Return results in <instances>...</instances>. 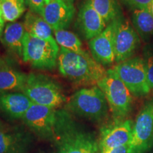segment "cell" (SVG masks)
I'll return each mask as SVG.
<instances>
[{"mask_svg": "<svg viewBox=\"0 0 153 153\" xmlns=\"http://www.w3.org/2000/svg\"><path fill=\"white\" fill-rule=\"evenodd\" d=\"M56 109L32 104L22 119L26 126L42 138L54 140Z\"/></svg>", "mask_w": 153, "mask_h": 153, "instance_id": "cell-9", "label": "cell"}, {"mask_svg": "<svg viewBox=\"0 0 153 153\" xmlns=\"http://www.w3.org/2000/svg\"><path fill=\"white\" fill-rule=\"evenodd\" d=\"M4 19L3 18L2 11H1V3H0V38H2L3 32H4Z\"/></svg>", "mask_w": 153, "mask_h": 153, "instance_id": "cell-28", "label": "cell"}, {"mask_svg": "<svg viewBox=\"0 0 153 153\" xmlns=\"http://www.w3.org/2000/svg\"><path fill=\"white\" fill-rule=\"evenodd\" d=\"M60 1H63V2L67 4L74 5V1H75V0H60Z\"/></svg>", "mask_w": 153, "mask_h": 153, "instance_id": "cell-30", "label": "cell"}, {"mask_svg": "<svg viewBox=\"0 0 153 153\" xmlns=\"http://www.w3.org/2000/svg\"><path fill=\"white\" fill-rule=\"evenodd\" d=\"M116 27V19L107 25L101 33L89 41L91 56L102 65H109L115 62Z\"/></svg>", "mask_w": 153, "mask_h": 153, "instance_id": "cell-11", "label": "cell"}, {"mask_svg": "<svg viewBox=\"0 0 153 153\" xmlns=\"http://www.w3.org/2000/svg\"><path fill=\"white\" fill-rule=\"evenodd\" d=\"M6 66H8L7 64V62H6V60L3 58V57L0 56V69L4 68Z\"/></svg>", "mask_w": 153, "mask_h": 153, "instance_id": "cell-29", "label": "cell"}, {"mask_svg": "<svg viewBox=\"0 0 153 153\" xmlns=\"http://www.w3.org/2000/svg\"><path fill=\"white\" fill-rule=\"evenodd\" d=\"M26 1L29 7L30 11L40 16H43V9L45 5V0H26Z\"/></svg>", "mask_w": 153, "mask_h": 153, "instance_id": "cell-26", "label": "cell"}, {"mask_svg": "<svg viewBox=\"0 0 153 153\" xmlns=\"http://www.w3.org/2000/svg\"><path fill=\"white\" fill-rule=\"evenodd\" d=\"M150 9L151 13H152V14L153 15V0L152 1V2H151V4H150Z\"/></svg>", "mask_w": 153, "mask_h": 153, "instance_id": "cell-31", "label": "cell"}, {"mask_svg": "<svg viewBox=\"0 0 153 153\" xmlns=\"http://www.w3.org/2000/svg\"><path fill=\"white\" fill-rule=\"evenodd\" d=\"M54 140L58 153H97L98 145L91 133L65 109L56 111Z\"/></svg>", "mask_w": 153, "mask_h": 153, "instance_id": "cell-1", "label": "cell"}, {"mask_svg": "<svg viewBox=\"0 0 153 153\" xmlns=\"http://www.w3.org/2000/svg\"><path fill=\"white\" fill-rule=\"evenodd\" d=\"M27 140L22 133H6L0 131V153H22Z\"/></svg>", "mask_w": 153, "mask_h": 153, "instance_id": "cell-20", "label": "cell"}, {"mask_svg": "<svg viewBox=\"0 0 153 153\" xmlns=\"http://www.w3.org/2000/svg\"><path fill=\"white\" fill-rule=\"evenodd\" d=\"M49 1H50V0H45V4H47L48 2H49Z\"/></svg>", "mask_w": 153, "mask_h": 153, "instance_id": "cell-32", "label": "cell"}, {"mask_svg": "<svg viewBox=\"0 0 153 153\" xmlns=\"http://www.w3.org/2000/svg\"><path fill=\"white\" fill-rule=\"evenodd\" d=\"M153 145V99L137 116L130 143V153H145Z\"/></svg>", "mask_w": 153, "mask_h": 153, "instance_id": "cell-8", "label": "cell"}, {"mask_svg": "<svg viewBox=\"0 0 153 153\" xmlns=\"http://www.w3.org/2000/svg\"><path fill=\"white\" fill-rule=\"evenodd\" d=\"M140 43V36L129 21L123 15L118 17L114 38L115 62L118 64L131 58Z\"/></svg>", "mask_w": 153, "mask_h": 153, "instance_id": "cell-10", "label": "cell"}, {"mask_svg": "<svg viewBox=\"0 0 153 153\" xmlns=\"http://www.w3.org/2000/svg\"><path fill=\"white\" fill-rule=\"evenodd\" d=\"M91 4L106 25L122 16L117 0H91Z\"/></svg>", "mask_w": 153, "mask_h": 153, "instance_id": "cell-22", "label": "cell"}, {"mask_svg": "<svg viewBox=\"0 0 153 153\" xmlns=\"http://www.w3.org/2000/svg\"><path fill=\"white\" fill-rule=\"evenodd\" d=\"M67 111L86 119L99 122L108 116V105L98 86L82 88L74 92L66 104Z\"/></svg>", "mask_w": 153, "mask_h": 153, "instance_id": "cell-3", "label": "cell"}, {"mask_svg": "<svg viewBox=\"0 0 153 153\" xmlns=\"http://www.w3.org/2000/svg\"><path fill=\"white\" fill-rule=\"evenodd\" d=\"M144 61L148 85L150 86V89H153V55H146V58Z\"/></svg>", "mask_w": 153, "mask_h": 153, "instance_id": "cell-25", "label": "cell"}, {"mask_svg": "<svg viewBox=\"0 0 153 153\" xmlns=\"http://www.w3.org/2000/svg\"><path fill=\"white\" fill-rule=\"evenodd\" d=\"M33 104L56 108L66 101L58 83L45 74L30 73L22 91Z\"/></svg>", "mask_w": 153, "mask_h": 153, "instance_id": "cell-4", "label": "cell"}, {"mask_svg": "<svg viewBox=\"0 0 153 153\" xmlns=\"http://www.w3.org/2000/svg\"><path fill=\"white\" fill-rule=\"evenodd\" d=\"M23 23L27 33L45 41L56 42L53 36L52 28L42 16L28 11Z\"/></svg>", "mask_w": 153, "mask_h": 153, "instance_id": "cell-17", "label": "cell"}, {"mask_svg": "<svg viewBox=\"0 0 153 153\" xmlns=\"http://www.w3.org/2000/svg\"><path fill=\"white\" fill-rule=\"evenodd\" d=\"M76 27L86 40L90 41L106 27V24L91 4V0H85L78 11Z\"/></svg>", "mask_w": 153, "mask_h": 153, "instance_id": "cell-13", "label": "cell"}, {"mask_svg": "<svg viewBox=\"0 0 153 153\" xmlns=\"http://www.w3.org/2000/svg\"><path fill=\"white\" fill-rule=\"evenodd\" d=\"M97 86L104 92L114 120H123L132 110L133 96L113 69L107 70Z\"/></svg>", "mask_w": 153, "mask_h": 153, "instance_id": "cell-5", "label": "cell"}, {"mask_svg": "<svg viewBox=\"0 0 153 153\" xmlns=\"http://www.w3.org/2000/svg\"><path fill=\"white\" fill-rule=\"evenodd\" d=\"M0 3L5 22H16L26 11L25 0H0Z\"/></svg>", "mask_w": 153, "mask_h": 153, "instance_id": "cell-23", "label": "cell"}, {"mask_svg": "<svg viewBox=\"0 0 153 153\" xmlns=\"http://www.w3.org/2000/svg\"><path fill=\"white\" fill-rule=\"evenodd\" d=\"M132 23L140 38L148 41L153 36V15L150 8L134 9Z\"/></svg>", "mask_w": 153, "mask_h": 153, "instance_id": "cell-19", "label": "cell"}, {"mask_svg": "<svg viewBox=\"0 0 153 153\" xmlns=\"http://www.w3.org/2000/svg\"><path fill=\"white\" fill-rule=\"evenodd\" d=\"M75 7L60 0H50L45 4L43 16L53 31L68 29L75 14Z\"/></svg>", "mask_w": 153, "mask_h": 153, "instance_id": "cell-14", "label": "cell"}, {"mask_svg": "<svg viewBox=\"0 0 153 153\" xmlns=\"http://www.w3.org/2000/svg\"><path fill=\"white\" fill-rule=\"evenodd\" d=\"M28 74L6 66L0 69V92L22 91Z\"/></svg>", "mask_w": 153, "mask_h": 153, "instance_id": "cell-18", "label": "cell"}, {"mask_svg": "<svg viewBox=\"0 0 153 153\" xmlns=\"http://www.w3.org/2000/svg\"><path fill=\"white\" fill-rule=\"evenodd\" d=\"M32 104L22 92H0V111L14 119L22 118Z\"/></svg>", "mask_w": 153, "mask_h": 153, "instance_id": "cell-15", "label": "cell"}, {"mask_svg": "<svg viewBox=\"0 0 153 153\" xmlns=\"http://www.w3.org/2000/svg\"><path fill=\"white\" fill-rule=\"evenodd\" d=\"M26 33L24 23L15 22L5 26L2 35L3 43L22 59Z\"/></svg>", "mask_w": 153, "mask_h": 153, "instance_id": "cell-16", "label": "cell"}, {"mask_svg": "<svg viewBox=\"0 0 153 153\" xmlns=\"http://www.w3.org/2000/svg\"><path fill=\"white\" fill-rule=\"evenodd\" d=\"M55 39L57 45L60 48H64L68 51L79 53V54H87L86 50L82 48V43L78 36L67 29L55 30Z\"/></svg>", "mask_w": 153, "mask_h": 153, "instance_id": "cell-21", "label": "cell"}, {"mask_svg": "<svg viewBox=\"0 0 153 153\" xmlns=\"http://www.w3.org/2000/svg\"><path fill=\"white\" fill-rule=\"evenodd\" d=\"M0 127H1V124H0Z\"/></svg>", "mask_w": 153, "mask_h": 153, "instance_id": "cell-33", "label": "cell"}, {"mask_svg": "<svg viewBox=\"0 0 153 153\" xmlns=\"http://www.w3.org/2000/svg\"><path fill=\"white\" fill-rule=\"evenodd\" d=\"M124 4L132 9L150 8L152 0H120Z\"/></svg>", "mask_w": 153, "mask_h": 153, "instance_id": "cell-24", "label": "cell"}, {"mask_svg": "<svg viewBox=\"0 0 153 153\" xmlns=\"http://www.w3.org/2000/svg\"><path fill=\"white\" fill-rule=\"evenodd\" d=\"M112 69L128 89L132 95L136 97H142L150 92L145 61L141 57L130 58L118 63Z\"/></svg>", "mask_w": 153, "mask_h": 153, "instance_id": "cell-7", "label": "cell"}, {"mask_svg": "<svg viewBox=\"0 0 153 153\" xmlns=\"http://www.w3.org/2000/svg\"><path fill=\"white\" fill-rule=\"evenodd\" d=\"M57 68L63 76L77 85H97L107 72L89 53L79 54L64 48H60Z\"/></svg>", "mask_w": 153, "mask_h": 153, "instance_id": "cell-2", "label": "cell"}, {"mask_svg": "<svg viewBox=\"0 0 153 153\" xmlns=\"http://www.w3.org/2000/svg\"><path fill=\"white\" fill-rule=\"evenodd\" d=\"M133 124L131 120H114V123L101 130L99 148L101 152L131 143Z\"/></svg>", "mask_w": 153, "mask_h": 153, "instance_id": "cell-12", "label": "cell"}, {"mask_svg": "<svg viewBox=\"0 0 153 153\" xmlns=\"http://www.w3.org/2000/svg\"><path fill=\"white\" fill-rule=\"evenodd\" d=\"M101 153H130V143L118 148L111 149L106 152H101Z\"/></svg>", "mask_w": 153, "mask_h": 153, "instance_id": "cell-27", "label": "cell"}, {"mask_svg": "<svg viewBox=\"0 0 153 153\" xmlns=\"http://www.w3.org/2000/svg\"><path fill=\"white\" fill-rule=\"evenodd\" d=\"M60 48L56 42L36 38L26 33L24 41L22 60L33 68L53 70L57 65Z\"/></svg>", "mask_w": 153, "mask_h": 153, "instance_id": "cell-6", "label": "cell"}]
</instances>
